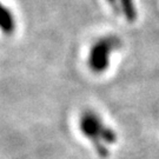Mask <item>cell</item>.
<instances>
[{"label":"cell","instance_id":"6da1fadb","mask_svg":"<svg viewBox=\"0 0 159 159\" xmlns=\"http://www.w3.org/2000/svg\"><path fill=\"white\" fill-rule=\"evenodd\" d=\"M78 127L81 136L91 143L96 153L102 158L111 156V151L118 142L117 132L108 125L94 110L83 111L78 119Z\"/></svg>","mask_w":159,"mask_h":159},{"label":"cell","instance_id":"7a4b0ae2","mask_svg":"<svg viewBox=\"0 0 159 159\" xmlns=\"http://www.w3.org/2000/svg\"><path fill=\"white\" fill-rule=\"evenodd\" d=\"M121 48V40L113 34L98 38L87 52V66L94 74H104L111 67L113 56Z\"/></svg>","mask_w":159,"mask_h":159},{"label":"cell","instance_id":"3957f363","mask_svg":"<svg viewBox=\"0 0 159 159\" xmlns=\"http://www.w3.org/2000/svg\"><path fill=\"white\" fill-rule=\"evenodd\" d=\"M17 21L13 12L0 0V32L5 35H11L16 32Z\"/></svg>","mask_w":159,"mask_h":159},{"label":"cell","instance_id":"277c9868","mask_svg":"<svg viewBox=\"0 0 159 159\" xmlns=\"http://www.w3.org/2000/svg\"><path fill=\"white\" fill-rule=\"evenodd\" d=\"M118 14L125 19L127 23H134L138 19V11L134 0H117Z\"/></svg>","mask_w":159,"mask_h":159},{"label":"cell","instance_id":"5b68a950","mask_svg":"<svg viewBox=\"0 0 159 159\" xmlns=\"http://www.w3.org/2000/svg\"><path fill=\"white\" fill-rule=\"evenodd\" d=\"M108 2V5L111 6V8H112V11L116 13V14H118V5H117V0H106Z\"/></svg>","mask_w":159,"mask_h":159}]
</instances>
